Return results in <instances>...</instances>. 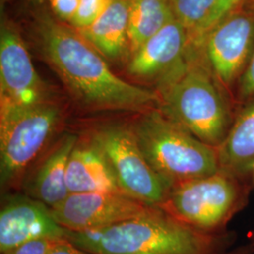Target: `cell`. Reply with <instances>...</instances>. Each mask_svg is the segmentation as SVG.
<instances>
[{
  "mask_svg": "<svg viewBox=\"0 0 254 254\" xmlns=\"http://www.w3.org/2000/svg\"><path fill=\"white\" fill-rule=\"evenodd\" d=\"M35 33L46 64L81 107L137 112L158 109L160 98L156 91L119 77L75 28L41 13L37 17Z\"/></svg>",
  "mask_w": 254,
  "mask_h": 254,
  "instance_id": "cell-1",
  "label": "cell"
},
{
  "mask_svg": "<svg viewBox=\"0 0 254 254\" xmlns=\"http://www.w3.org/2000/svg\"><path fill=\"white\" fill-rule=\"evenodd\" d=\"M222 85L211 70L202 47L191 45L181 68L157 86L158 109L205 144L218 148L233 120Z\"/></svg>",
  "mask_w": 254,
  "mask_h": 254,
  "instance_id": "cell-2",
  "label": "cell"
},
{
  "mask_svg": "<svg viewBox=\"0 0 254 254\" xmlns=\"http://www.w3.org/2000/svg\"><path fill=\"white\" fill-rule=\"evenodd\" d=\"M65 239L92 254H206L209 245L195 229L155 207L106 227L67 230Z\"/></svg>",
  "mask_w": 254,
  "mask_h": 254,
  "instance_id": "cell-3",
  "label": "cell"
},
{
  "mask_svg": "<svg viewBox=\"0 0 254 254\" xmlns=\"http://www.w3.org/2000/svg\"><path fill=\"white\" fill-rule=\"evenodd\" d=\"M146 160L172 190L219 172L218 152L159 109L149 110L132 127Z\"/></svg>",
  "mask_w": 254,
  "mask_h": 254,
  "instance_id": "cell-4",
  "label": "cell"
},
{
  "mask_svg": "<svg viewBox=\"0 0 254 254\" xmlns=\"http://www.w3.org/2000/svg\"><path fill=\"white\" fill-rule=\"evenodd\" d=\"M61 121L50 101L30 107L0 109V182L13 185L46 145Z\"/></svg>",
  "mask_w": 254,
  "mask_h": 254,
  "instance_id": "cell-5",
  "label": "cell"
},
{
  "mask_svg": "<svg viewBox=\"0 0 254 254\" xmlns=\"http://www.w3.org/2000/svg\"><path fill=\"white\" fill-rule=\"evenodd\" d=\"M91 141L105 155L124 194L149 206H163L172 189L146 160L132 128L102 127Z\"/></svg>",
  "mask_w": 254,
  "mask_h": 254,
  "instance_id": "cell-6",
  "label": "cell"
},
{
  "mask_svg": "<svg viewBox=\"0 0 254 254\" xmlns=\"http://www.w3.org/2000/svg\"><path fill=\"white\" fill-rule=\"evenodd\" d=\"M238 199L236 178L218 172L175 186L163 206L190 227L212 229L231 216Z\"/></svg>",
  "mask_w": 254,
  "mask_h": 254,
  "instance_id": "cell-7",
  "label": "cell"
},
{
  "mask_svg": "<svg viewBox=\"0 0 254 254\" xmlns=\"http://www.w3.org/2000/svg\"><path fill=\"white\" fill-rule=\"evenodd\" d=\"M48 89L31 62L17 27L2 20L0 28V109L48 102Z\"/></svg>",
  "mask_w": 254,
  "mask_h": 254,
  "instance_id": "cell-8",
  "label": "cell"
},
{
  "mask_svg": "<svg viewBox=\"0 0 254 254\" xmlns=\"http://www.w3.org/2000/svg\"><path fill=\"white\" fill-rule=\"evenodd\" d=\"M200 46L219 83L231 87L254 54V12L244 7L229 14L209 31Z\"/></svg>",
  "mask_w": 254,
  "mask_h": 254,
  "instance_id": "cell-9",
  "label": "cell"
},
{
  "mask_svg": "<svg viewBox=\"0 0 254 254\" xmlns=\"http://www.w3.org/2000/svg\"><path fill=\"white\" fill-rule=\"evenodd\" d=\"M152 207L121 192H90L69 194L50 211L61 226L83 232L134 218Z\"/></svg>",
  "mask_w": 254,
  "mask_h": 254,
  "instance_id": "cell-10",
  "label": "cell"
},
{
  "mask_svg": "<svg viewBox=\"0 0 254 254\" xmlns=\"http://www.w3.org/2000/svg\"><path fill=\"white\" fill-rule=\"evenodd\" d=\"M191 45L188 31L173 19L129 58L127 72L138 79L154 80L158 86L186 63Z\"/></svg>",
  "mask_w": 254,
  "mask_h": 254,
  "instance_id": "cell-11",
  "label": "cell"
},
{
  "mask_svg": "<svg viewBox=\"0 0 254 254\" xmlns=\"http://www.w3.org/2000/svg\"><path fill=\"white\" fill-rule=\"evenodd\" d=\"M67 229L55 220L50 208L29 196H10L0 211V252L5 254L29 241L65 239Z\"/></svg>",
  "mask_w": 254,
  "mask_h": 254,
  "instance_id": "cell-12",
  "label": "cell"
},
{
  "mask_svg": "<svg viewBox=\"0 0 254 254\" xmlns=\"http://www.w3.org/2000/svg\"><path fill=\"white\" fill-rule=\"evenodd\" d=\"M66 186L70 194L90 192H121L117 180L105 155L91 140L77 141L70 155Z\"/></svg>",
  "mask_w": 254,
  "mask_h": 254,
  "instance_id": "cell-13",
  "label": "cell"
},
{
  "mask_svg": "<svg viewBox=\"0 0 254 254\" xmlns=\"http://www.w3.org/2000/svg\"><path fill=\"white\" fill-rule=\"evenodd\" d=\"M77 137L63 136L46 155L27 182L28 195L52 208L70 194L66 186V171L70 155L77 143Z\"/></svg>",
  "mask_w": 254,
  "mask_h": 254,
  "instance_id": "cell-14",
  "label": "cell"
},
{
  "mask_svg": "<svg viewBox=\"0 0 254 254\" xmlns=\"http://www.w3.org/2000/svg\"><path fill=\"white\" fill-rule=\"evenodd\" d=\"M219 172L237 178L254 167V98L240 111L217 148Z\"/></svg>",
  "mask_w": 254,
  "mask_h": 254,
  "instance_id": "cell-15",
  "label": "cell"
},
{
  "mask_svg": "<svg viewBox=\"0 0 254 254\" xmlns=\"http://www.w3.org/2000/svg\"><path fill=\"white\" fill-rule=\"evenodd\" d=\"M129 0H112L109 8L91 26L77 30L104 58L129 57Z\"/></svg>",
  "mask_w": 254,
  "mask_h": 254,
  "instance_id": "cell-16",
  "label": "cell"
},
{
  "mask_svg": "<svg viewBox=\"0 0 254 254\" xmlns=\"http://www.w3.org/2000/svg\"><path fill=\"white\" fill-rule=\"evenodd\" d=\"M129 58L174 19L173 0H129Z\"/></svg>",
  "mask_w": 254,
  "mask_h": 254,
  "instance_id": "cell-17",
  "label": "cell"
},
{
  "mask_svg": "<svg viewBox=\"0 0 254 254\" xmlns=\"http://www.w3.org/2000/svg\"><path fill=\"white\" fill-rule=\"evenodd\" d=\"M216 0H173V10L176 19L188 31L191 44L207 22Z\"/></svg>",
  "mask_w": 254,
  "mask_h": 254,
  "instance_id": "cell-18",
  "label": "cell"
},
{
  "mask_svg": "<svg viewBox=\"0 0 254 254\" xmlns=\"http://www.w3.org/2000/svg\"><path fill=\"white\" fill-rule=\"evenodd\" d=\"M112 0H80L71 27L79 30L91 26L109 8Z\"/></svg>",
  "mask_w": 254,
  "mask_h": 254,
  "instance_id": "cell-19",
  "label": "cell"
},
{
  "mask_svg": "<svg viewBox=\"0 0 254 254\" xmlns=\"http://www.w3.org/2000/svg\"><path fill=\"white\" fill-rule=\"evenodd\" d=\"M249 0H216L214 9L210 15L207 22L201 28L197 38L192 42L194 46L200 47L201 43L209 31L218 24L219 21L225 18L229 14L235 12L238 9L244 8Z\"/></svg>",
  "mask_w": 254,
  "mask_h": 254,
  "instance_id": "cell-20",
  "label": "cell"
},
{
  "mask_svg": "<svg viewBox=\"0 0 254 254\" xmlns=\"http://www.w3.org/2000/svg\"><path fill=\"white\" fill-rule=\"evenodd\" d=\"M238 94L242 100L254 98V51L244 73L239 79Z\"/></svg>",
  "mask_w": 254,
  "mask_h": 254,
  "instance_id": "cell-21",
  "label": "cell"
},
{
  "mask_svg": "<svg viewBox=\"0 0 254 254\" xmlns=\"http://www.w3.org/2000/svg\"><path fill=\"white\" fill-rule=\"evenodd\" d=\"M48 2L59 18L70 23L78 9L80 0H48Z\"/></svg>",
  "mask_w": 254,
  "mask_h": 254,
  "instance_id": "cell-22",
  "label": "cell"
},
{
  "mask_svg": "<svg viewBox=\"0 0 254 254\" xmlns=\"http://www.w3.org/2000/svg\"><path fill=\"white\" fill-rule=\"evenodd\" d=\"M52 240L38 239L18 246L3 254H48Z\"/></svg>",
  "mask_w": 254,
  "mask_h": 254,
  "instance_id": "cell-23",
  "label": "cell"
},
{
  "mask_svg": "<svg viewBox=\"0 0 254 254\" xmlns=\"http://www.w3.org/2000/svg\"><path fill=\"white\" fill-rule=\"evenodd\" d=\"M48 254H92L73 245L67 239L52 240Z\"/></svg>",
  "mask_w": 254,
  "mask_h": 254,
  "instance_id": "cell-24",
  "label": "cell"
},
{
  "mask_svg": "<svg viewBox=\"0 0 254 254\" xmlns=\"http://www.w3.org/2000/svg\"><path fill=\"white\" fill-rule=\"evenodd\" d=\"M245 7L247 9L252 10L254 13V0H249V1L247 2V4H246Z\"/></svg>",
  "mask_w": 254,
  "mask_h": 254,
  "instance_id": "cell-25",
  "label": "cell"
},
{
  "mask_svg": "<svg viewBox=\"0 0 254 254\" xmlns=\"http://www.w3.org/2000/svg\"><path fill=\"white\" fill-rule=\"evenodd\" d=\"M34 3H37V4H41V3H43L45 0H32Z\"/></svg>",
  "mask_w": 254,
  "mask_h": 254,
  "instance_id": "cell-26",
  "label": "cell"
},
{
  "mask_svg": "<svg viewBox=\"0 0 254 254\" xmlns=\"http://www.w3.org/2000/svg\"><path fill=\"white\" fill-rule=\"evenodd\" d=\"M10 0H1V6H3L5 3H7V2H9Z\"/></svg>",
  "mask_w": 254,
  "mask_h": 254,
  "instance_id": "cell-27",
  "label": "cell"
},
{
  "mask_svg": "<svg viewBox=\"0 0 254 254\" xmlns=\"http://www.w3.org/2000/svg\"><path fill=\"white\" fill-rule=\"evenodd\" d=\"M253 173H254V169H253Z\"/></svg>",
  "mask_w": 254,
  "mask_h": 254,
  "instance_id": "cell-28",
  "label": "cell"
}]
</instances>
